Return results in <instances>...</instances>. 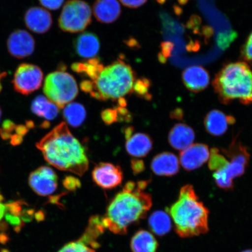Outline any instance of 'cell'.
<instances>
[{
    "label": "cell",
    "instance_id": "cell-1",
    "mask_svg": "<svg viewBox=\"0 0 252 252\" xmlns=\"http://www.w3.org/2000/svg\"><path fill=\"white\" fill-rule=\"evenodd\" d=\"M148 182L127 183L113 198L102 223L105 229L116 234H125L129 226L145 218L152 206V198L144 191Z\"/></svg>",
    "mask_w": 252,
    "mask_h": 252
},
{
    "label": "cell",
    "instance_id": "cell-2",
    "mask_svg": "<svg viewBox=\"0 0 252 252\" xmlns=\"http://www.w3.org/2000/svg\"><path fill=\"white\" fill-rule=\"evenodd\" d=\"M36 146L46 161L57 169L78 176L87 171L89 161L84 148L64 122L47 134Z\"/></svg>",
    "mask_w": 252,
    "mask_h": 252
},
{
    "label": "cell",
    "instance_id": "cell-3",
    "mask_svg": "<svg viewBox=\"0 0 252 252\" xmlns=\"http://www.w3.org/2000/svg\"><path fill=\"white\" fill-rule=\"evenodd\" d=\"M169 213L177 234L182 238L206 234L209 230V210L199 200L191 185L183 187Z\"/></svg>",
    "mask_w": 252,
    "mask_h": 252
},
{
    "label": "cell",
    "instance_id": "cell-4",
    "mask_svg": "<svg viewBox=\"0 0 252 252\" xmlns=\"http://www.w3.org/2000/svg\"><path fill=\"white\" fill-rule=\"evenodd\" d=\"M212 84L220 102L225 105L234 100L244 105L252 103V71L245 62L230 63L223 66Z\"/></svg>",
    "mask_w": 252,
    "mask_h": 252
},
{
    "label": "cell",
    "instance_id": "cell-5",
    "mask_svg": "<svg viewBox=\"0 0 252 252\" xmlns=\"http://www.w3.org/2000/svg\"><path fill=\"white\" fill-rule=\"evenodd\" d=\"M135 72L130 65L118 60L103 69L90 94L100 100H119L133 92Z\"/></svg>",
    "mask_w": 252,
    "mask_h": 252
},
{
    "label": "cell",
    "instance_id": "cell-6",
    "mask_svg": "<svg viewBox=\"0 0 252 252\" xmlns=\"http://www.w3.org/2000/svg\"><path fill=\"white\" fill-rule=\"evenodd\" d=\"M43 92L50 101L59 108H63L76 97L78 88L76 81L71 75L58 71L47 75Z\"/></svg>",
    "mask_w": 252,
    "mask_h": 252
},
{
    "label": "cell",
    "instance_id": "cell-7",
    "mask_svg": "<svg viewBox=\"0 0 252 252\" xmlns=\"http://www.w3.org/2000/svg\"><path fill=\"white\" fill-rule=\"evenodd\" d=\"M92 21L90 6L83 0H69L62 9L59 20L60 28L66 32L83 31Z\"/></svg>",
    "mask_w": 252,
    "mask_h": 252
},
{
    "label": "cell",
    "instance_id": "cell-8",
    "mask_svg": "<svg viewBox=\"0 0 252 252\" xmlns=\"http://www.w3.org/2000/svg\"><path fill=\"white\" fill-rule=\"evenodd\" d=\"M43 74L35 65L23 63L16 70L12 84L17 93L29 94L42 86Z\"/></svg>",
    "mask_w": 252,
    "mask_h": 252
},
{
    "label": "cell",
    "instance_id": "cell-9",
    "mask_svg": "<svg viewBox=\"0 0 252 252\" xmlns=\"http://www.w3.org/2000/svg\"><path fill=\"white\" fill-rule=\"evenodd\" d=\"M29 184L32 190L39 196H49L58 188V176L49 167H40L30 175Z\"/></svg>",
    "mask_w": 252,
    "mask_h": 252
},
{
    "label": "cell",
    "instance_id": "cell-10",
    "mask_svg": "<svg viewBox=\"0 0 252 252\" xmlns=\"http://www.w3.org/2000/svg\"><path fill=\"white\" fill-rule=\"evenodd\" d=\"M93 178L99 187L104 189H112L121 184L124 174L119 166L102 162L94 167Z\"/></svg>",
    "mask_w": 252,
    "mask_h": 252
},
{
    "label": "cell",
    "instance_id": "cell-11",
    "mask_svg": "<svg viewBox=\"0 0 252 252\" xmlns=\"http://www.w3.org/2000/svg\"><path fill=\"white\" fill-rule=\"evenodd\" d=\"M7 47L11 56L18 59H24L32 55L35 48V42L33 36L27 31L17 30L9 36Z\"/></svg>",
    "mask_w": 252,
    "mask_h": 252
},
{
    "label": "cell",
    "instance_id": "cell-12",
    "mask_svg": "<svg viewBox=\"0 0 252 252\" xmlns=\"http://www.w3.org/2000/svg\"><path fill=\"white\" fill-rule=\"evenodd\" d=\"M222 153L230 159V169L233 177L235 179L243 175L250 159L247 147L234 140L227 149L222 150Z\"/></svg>",
    "mask_w": 252,
    "mask_h": 252
},
{
    "label": "cell",
    "instance_id": "cell-13",
    "mask_svg": "<svg viewBox=\"0 0 252 252\" xmlns=\"http://www.w3.org/2000/svg\"><path fill=\"white\" fill-rule=\"evenodd\" d=\"M210 151L206 144H195L183 150L180 154V162L183 168L188 171L200 168L209 159Z\"/></svg>",
    "mask_w": 252,
    "mask_h": 252
},
{
    "label": "cell",
    "instance_id": "cell-14",
    "mask_svg": "<svg viewBox=\"0 0 252 252\" xmlns=\"http://www.w3.org/2000/svg\"><path fill=\"white\" fill-rule=\"evenodd\" d=\"M133 128L131 127L126 129V150L130 156L134 157H146L153 149V140L146 134H133Z\"/></svg>",
    "mask_w": 252,
    "mask_h": 252
},
{
    "label": "cell",
    "instance_id": "cell-15",
    "mask_svg": "<svg viewBox=\"0 0 252 252\" xmlns=\"http://www.w3.org/2000/svg\"><path fill=\"white\" fill-rule=\"evenodd\" d=\"M210 81L209 72L202 66H190L182 72L183 83L191 93H198L206 89Z\"/></svg>",
    "mask_w": 252,
    "mask_h": 252
},
{
    "label": "cell",
    "instance_id": "cell-16",
    "mask_svg": "<svg viewBox=\"0 0 252 252\" xmlns=\"http://www.w3.org/2000/svg\"><path fill=\"white\" fill-rule=\"evenodd\" d=\"M25 23L28 29L36 33L47 32L51 28V14L45 9L34 7L28 9L25 15Z\"/></svg>",
    "mask_w": 252,
    "mask_h": 252
},
{
    "label": "cell",
    "instance_id": "cell-17",
    "mask_svg": "<svg viewBox=\"0 0 252 252\" xmlns=\"http://www.w3.org/2000/svg\"><path fill=\"white\" fill-rule=\"evenodd\" d=\"M235 122L233 116L226 115L219 110H213L207 113L204 124L208 133L214 136H220L226 133L229 126Z\"/></svg>",
    "mask_w": 252,
    "mask_h": 252
},
{
    "label": "cell",
    "instance_id": "cell-18",
    "mask_svg": "<svg viewBox=\"0 0 252 252\" xmlns=\"http://www.w3.org/2000/svg\"><path fill=\"white\" fill-rule=\"evenodd\" d=\"M93 12L99 23L111 24L121 16V5L118 0H96L93 5Z\"/></svg>",
    "mask_w": 252,
    "mask_h": 252
},
{
    "label": "cell",
    "instance_id": "cell-19",
    "mask_svg": "<svg viewBox=\"0 0 252 252\" xmlns=\"http://www.w3.org/2000/svg\"><path fill=\"white\" fill-rule=\"evenodd\" d=\"M195 139V133L190 126L184 124H176L170 130L169 143L177 150L183 151L191 146Z\"/></svg>",
    "mask_w": 252,
    "mask_h": 252
},
{
    "label": "cell",
    "instance_id": "cell-20",
    "mask_svg": "<svg viewBox=\"0 0 252 252\" xmlns=\"http://www.w3.org/2000/svg\"><path fill=\"white\" fill-rule=\"evenodd\" d=\"M151 168L158 176H172L179 171V161L177 157L171 153L164 152L154 158Z\"/></svg>",
    "mask_w": 252,
    "mask_h": 252
},
{
    "label": "cell",
    "instance_id": "cell-21",
    "mask_svg": "<svg viewBox=\"0 0 252 252\" xmlns=\"http://www.w3.org/2000/svg\"><path fill=\"white\" fill-rule=\"evenodd\" d=\"M77 54L84 59L95 58L100 50V41L96 34L84 32L79 35L74 42Z\"/></svg>",
    "mask_w": 252,
    "mask_h": 252
},
{
    "label": "cell",
    "instance_id": "cell-22",
    "mask_svg": "<svg viewBox=\"0 0 252 252\" xmlns=\"http://www.w3.org/2000/svg\"><path fill=\"white\" fill-rule=\"evenodd\" d=\"M131 250L133 252H156L158 244L153 234L146 230L135 233L131 240Z\"/></svg>",
    "mask_w": 252,
    "mask_h": 252
},
{
    "label": "cell",
    "instance_id": "cell-23",
    "mask_svg": "<svg viewBox=\"0 0 252 252\" xmlns=\"http://www.w3.org/2000/svg\"><path fill=\"white\" fill-rule=\"evenodd\" d=\"M32 110L39 117L53 120L58 116L59 108L46 97L40 95L33 100Z\"/></svg>",
    "mask_w": 252,
    "mask_h": 252
},
{
    "label": "cell",
    "instance_id": "cell-24",
    "mask_svg": "<svg viewBox=\"0 0 252 252\" xmlns=\"http://www.w3.org/2000/svg\"><path fill=\"white\" fill-rule=\"evenodd\" d=\"M104 68L99 59L94 58L86 62L75 63L71 65V69L77 73L95 81Z\"/></svg>",
    "mask_w": 252,
    "mask_h": 252
},
{
    "label": "cell",
    "instance_id": "cell-25",
    "mask_svg": "<svg viewBox=\"0 0 252 252\" xmlns=\"http://www.w3.org/2000/svg\"><path fill=\"white\" fill-rule=\"evenodd\" d=\"M149 223L153 232L159 236L166 234L172 227L170 217L168 214L162 211H156L151 214Z\"/></svg>",
    "mask_w": 252,
    "mask_h": 252
},
{
    "label": "cell",
    "instance_id": "cell-26",
    "mask_svg": "<svg viewBox=\"0 0 252 252\" xmlns=\"http://www.w3.org/2000/svg\"><path fill=\"white\" fill-rule=\"evenodd\" d=\"M86 115V109L79 103H68L63 110V116L66 122L72 127H78L83 124Z\"/></svg>",
    "mask_w": 252,
    "mask_h": 252
},
{
    "label": "cell",
    "instance_id": "cell-27",
    "mask_svg": "<svg viewBox=\"0 0 252 252\" xmlns=\"http://www.w3.org/2000/svg\"><path fill=\"white\" fill-rule=\"evenodd\" d=\"M209 167L214 172L224 169L229 164V160L224 154H220L219 149L214 148L210 151Z\"/></svg>",
    "mask_w": 252,
    "mask_h": 252
},
{
    "label": "cell",
    "instance_id": "cell-28",
    "mask_svg": "<svg viewBox=\"0 0 252 252\" xmlns=\"http://www.w3.org/2000/svg\"><path fill=\"white\" fill-rule=\"evenodd\" d=\"M151 84L149 79L143 77L135 80L133 87V92L136 94L138 96L149 100L151 98L150 93Z\"/></svg>",
    "mask_w": 252,
    "mask_h": 252
},
{
    "label": "cell",
    "instance_id": "cell-29",
    "mask_svg": "<svg viewBox=\"0 0 252 252\" xmlns=\"http://www.w3.org/2000/svg\"><path fill=\"white\" fill-rule=\"evenodd\" d=\"M58 252H95L94 249L82 241H78L69 242L62 247Z\"/></svg>",
    "mask_w": 252,
    "mask_h": 252
},
{
    "label": "cell",
    "instance_id": "cell-30",
    "mask_svg": "<svg viewBox=\"0 0 252 252\" xmlns=\"http://www.w3.org/2000/svg\"><path fill=\"white\" fill-rule=\"evenodd\" d=\"M241 54L242 59L252 65V32L242 46Z\"/></svg>",
    "mask_w": 252,
    "mask_h": 252
},
{
    "label": "cell",
    "instance_id": "cell-31",
    "mask_svg": "<svg viewBox=\"0 0 252 252\" xmlns=\"http://www.w3.org/2000/svg\"><path fill=\"white\" fill-rule=\"evenodd\" d=\"M101 117L103 121L108 125L117 122L119 120L118 113L116 109H108L103 110L102 112Z\"/></svg>",
    "mask_w": 252,
    "mask_h": 252
},
{
    "label": "cell",
    "instance_id": "cell-32",
    "mask_svg": "<svg viewBox=\"0 0 252 252\" xmlns=\"http://www.w3.org/2000/svg\"><path fill=\"white\" fill-rule=\"evenodd\" d=\"M173 48V43L171 42H165L161 43V51L159 53L158 59L160 62L165 63L166 59L171 54Z\"/></svg>",
    "mask_w": 252,
    "mask_h": 252
},
{
    "label": "cell",
    "instance_id": "cell-33",
    "mask_svg": "<svg viewBox=\"0 0 252 252\" xmlns=\"http://www.w3.org/2000/svg\"><path fill=\"white\" fill-rule=\"evenodd\" d=\"M64 0H39L40 4L43 7L50 9V10H57L61 7Z\"/></svg>",
    "mask_w": 252,
    "mask_h": 252
},
{
    "label": "cell",
    "instance_id": "cell-34",
    "mask_svg": "<svg viewBox=\"0 0 252 252\" xmlns=\"http://www.w3.org/2000/svg\"><path fill=\"white\" fill-rule=\"evenodd\" d=\"M63 185L69 190H74L80 187L81 184L79 179L72 176H67L63 181Z\"/></svg>",
    "mask_w": 252,
    "mask_h": 252
},
{
    "label": "cell",
    "instance_id": "cell-35",
    "mask_svg": "<svg viewBox=\"0 0 252 252\" xmlns=\"http://www.w3.org/2000/svg\"><path fill=\"white\" fill-rule=\"evenodd\" d=\"M2 197L0 195V222L5 217L7 219L11 211V204H6L2 202Z\"/></svg>",
    "mask_w": 252,
    "mask_h": 252
},
{
    "label": "cell",
    "instance_id": "cell-36",
    "mask_svg": "<svg viewBox=\"0 0 252 252\" xmlns=\"http://www.w3.org/2000/svg\"><path fill=\"white\" fill-rule=\"evenodd\" d=\"M147 0H120L123 5L131 8H136L143 5Z\"/></svg>",
    "mask_w": 252,
    "mask_h": 252
},
{
    "label": "cell",
    "instance_id": "cell-37",
    "mask_svg": "<svg viewBox=\"0 0 252 252\" xmlns=\"http://www.w3.org/2000/svg\"><path fill=\"white\" fill-rule=\"evenodd\" d=\"M131 168L135 174L143 172L145 169L144 163L143 160L140 159H133L131 160Z\"/></svg>",
    "mask_w": 252,
    "mask_h": 252
},
{
    "label": "cell",
    "instance_id": "cell-38",
    "mask_svg": "<svg viewBox=\"0 0 252 252\" xmlns=\"http://www.w3.org/2000/svg\"><path fill=\"white\" fill-rule=\"evenodd\" d=\"M6 75H7L6 72H1V71H0V92H1L2 90L1 80H2V78H4L6 76Z\"/></svg>",
    "mask_w": 252,
    "mask_h": 252
},
{
    "label": "cell",
    "instance_id": "cell-39",
    "mask_svg": "<svg viewBox=\"0 0 252 252\" xmlns=\"http://www.w3.org/2000/svg\"><path fill=\"white\" fill-rule=\"evenodd\" d=\"M178 1L180 4L182 5H184L185 4H187V3L188 1V0H178Z\"/></svg>",
    "mask_w": 252,
    "mask_h": 252
},
{
    "label": "cell",
    "instance_id": "cell-40",
    "mask_svg": "<svg viewBox=\"0 0 252 252\" xmlns=\"http://www.w3.org/2000/svg\"><path fill=\"white\" fill-rule=\"evenodd\" d=\"M165 1V0H158V1L160 3H163Z\"/></svg>",
    "mask_w": 252,
    "mask_h": 252
},
{
    "label": "cell",
    "instance_id": "cell-41",
    "mask_svg": "<svg viewBox=\"0 0 252 252\" xmlns=\"http://www.w3.org/2000/svg\"><path fill=\"white\" fill-rule=\"evenodd\" d=\"M242 252H252V250H247Z\"/></svg>",
    "mask_w": 252,
    "mask_h": 252
},
{
    "label": "cell",
    "instance_id": "cell-42",
    "mask_svg": "<svg viewBox=\"0 0 252 252\" xmlns=\"http://www.w3.org/2000/svg\"><path fill=\"white\" fill-rule=\"evenodd\" d=\"M1 110H0V118H1Z\"/></svg>",
    "mask_w": 252,
    "mask_h": 252
}]
</instances>
